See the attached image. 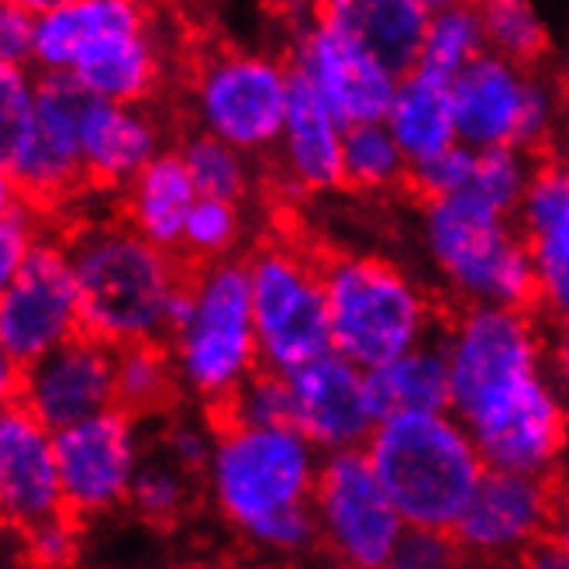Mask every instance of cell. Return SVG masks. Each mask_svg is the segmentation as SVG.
Returning <instances> with one entry per match:
<instances>
[{
    "label": "cell",
    "instance_id": "cell-1",
    "mask_svg": "<svg viewBox=\"0 0 569 569\" xmlns=\"http://www.w3.org/2000/svg\"><path fill=\"white\" fill-rule=\"evenodd\" d=\"M546 321L535 308L466 305L446 321L449 411L497 470L552 477L569 449V408L546 373Z\"/></svg>",
    "mask_w": 569,
    "mask_h": 569
},
{
    "label": "cell",
    "instance_id": "cell-2",
    "mask_svg": "<svg viewBox=\"0 0 569 569\" xmlns=\"http://www.w3.org/2000/svg\"><path fill=\"white\" fill-rule=\"evenodd\" d=\"M325 452L293 425H218L204 490L252 549L305 556L321 546L315 490Z\"/></svg>",
    "mask_w": 569,
    "mask_h": 569
},
{
    "label": "cell",
    "instance_id": "cell-3",
    "mask_svg": "<svg viewBox=\"0 0 569 569\" xmlns=\"http://www.w3.org/2000/svg\"><path fill=\"white\" fill-rule=\"evenodd\" d=\"M80 325L111 346L170 339L187 305L193 266L121 221H93L70 239Z\"/></svg>",
    "mask_w": 569,
    "mask_h": 569
},
{
    "label": "cell",
    "instance_id": "cell-4",
    "mask_svg": "<svg viewBox=\"0 0 569 569\" xmlns=\"http://www.w3.org/2000/svg\"><path fill=\"white\" fill-rule=\"evenodd\" d=\"M36 70L70 73L87 97L146 104L166 56L146 0H66L36 24Z\"/></svg>",
    "mask_w": 569,
    "mask_h": 569
},
{
    "label": "cell",
    "instance_id": "cell-5",
    "mask_svg": "<svg viewBox=\"0 0 569 569\" xmlns=\"http://www.w3.org/2000/svg\"><path fill=\"white\" fill-rule=\"evenodd\" d=\"M366 452L405 521L425 528L452 531L487 473L473 431L449 408L383 418Z\"/></svg>",
    "mask_w": 569,
    "mask_h": 569
},
{
    "label": "cell",
    "instance_id": "cell-6",
    "mask_svg": "<svg viewBox=\"0 0 569 569\" xmlns=\"http://www.w3.org/2000/svg\"><path fill=\"white\" fill-rule=\"evenodd\" d=\"M177 362L180 387L218 411L259 366V335L252 311L249 259L228 256L190 270L187 305L166 339Z\"/></svg>",
    "mask_w": 569,
    "mask_h": 569
},
{
    "label": "cell",
    "instance_id": "cell-7",
    "mask_svg": "<svg viewBox=\"0 0 569 569\" xmlns=\"http://www.w3.org/2000/svg\"><path fill=\"white\" fill-rule=\"evenodd\" d=\"M421 246L459 305L535 308V259L515 214L473 190L425 200Z\"/></svg>",
    "mask_w": 569,
    "mask_h": 569
},
{
    "label": "cell",
    "instance_id": "cell-8",
    "mask_svg": "<svg viewBox=\"0 0 569 569\" xmlns=\"http://www.w3.org/2000/svg\"><path fill=\"white\" fill-rule=\"evenodd\" d=\"M321 266L331 349L359 362L362 370H377L446 325L431 293L387 256L339 252L325 256Z\"/></svg>",
    "mask_w": 569,
    "mask_h": 569
},
{
    "label": "cell",
    "instance_id": "cell-9",
    "mask_svg": "<svg viewBox=\"0 0 569 569\" xmlns=\"http://www.w3.org/2000/svg\"><path fill=\"white\" fill-rule=\"evenodd\" d=\"M259 356L290 373L331 349V318L321 256L287 239H270L249 256Z\"/></svg>",
    "mask_w": 569,
    "mask_h": 569
},
{
    "label": "cell",
    "instance_id": "cell-10",
    "mask_svg": "<svg viewBox=\"0 0 569 569\" xmlns=\"http://www.w3.org/2000/svg\"><path fill=\"white\" fill-rule=\"evenodd\" d=\"M293 66L256 49H218L190 77L193 124L249 156L273 152L290 108Z\"/></svg>",
    "mask_w": 569,
    "mask_h": 569
},
{
    "label": "cell",
    "instance_id": "cell-11",
    "mask_svg": "<svg viewBox=\"0 0 569 569\" xmlns=\"http://www.w3.org/2000/svg\"><path fill=\"white\" fill-rule=\"evenodd\" d=\"M87 90L70 73H42L39 97L14 121H0V177L4 187L52 208L87 187L80 118Z\"/></svg>",
    "mask_w": 569,
    "mask_h": 569
},
{
    "label": "cell",
    "instance_id": "cell-12",
    "mask_svg": "<svg viewBox=\"0 0 569 569\" xmlns=\"http://www.w3.org/2000/svg\"><path fill=\"white\" fill-rule=\"evenodd\" d=\"M315 515L325 552L352 569L390 566L400 535L408 528L366 446L325 452Z\"/></svg>",
    "mask_w": 569,
    "mask_h": 569
},
{
    "label": "cell",
    "instance_id": "cell-13",
    "mask_svg": "<svg viewBox=\"0 0 569 569\" xmlns=\"http://www.w3.org/2000/svg\"><path fill=\"white\" fill-rule=\"evenodd\" d=\"M80 331V290L70 249L46 236L18 273L0 283V366L21 370Z\"/></svg>",
    "mask_w": 569,
    "mask_h": 569
},
{
    "label": "cell",
    "instance_id": "cell-14",
    "mask_svg": "<svg viewBox=\"0 0 569 569\" xmlns=\"http://www.w3.org/2000/svg\"><path fill=\"white\" fill-rule=\"evenodd\" d=\"M139 421L142 418L114 405L56 431L66 511L80 521H93L128 505L131 483L146 459Z\"/></svg>",
    "mask_w": 569,
    "mask_h": 569
},
{
    "label": "cell",
    "instance_id": "cell-15",
    "mask_svg": "<svg viewBox=\"0 0 569 569\" xmlns=\"http://www.w3.org/2000/svg\"><path fill=\"white\" fill-rule=\"evenodd\" d=\"M4 373V390L46 428L62 431L118 405V346L97 335H73L21 370Z\"/></svg>",
    "mask_w": 569,
    "mask_h": 569
},
{
    "label": "cell",
    "instance_id": "cell-16",
    "mask_svg": "<svg viewBox=\"0 0 569 569\" xmlns=\"http://www.w3.org/2000/svg\"><path fill=\"white\" fill-rule=\"evenodd\" d=\"M552 521L556 493L549 477L487 466L452 535L462 552L473 559H515L546 539Z\"/></svg>",
    "mask_w": 569,
    "mask_h": 569
},
{
    "label": "cell",
    "instance_id": "cell-17",
    "mask_svg": "<svg viewBox=\"0 0 569 569\" xmlns=\"http://www.w3.org/2000/svg\"><path fill=\"white\" fill-rule=\"evenodd\" d=\"M293 428H300L321 452L362 449L370 442L373 428L380 425L370 370L328 349L318 359L297 366L287 373Z\"/></svg>",
    "mask_w": 569,
    "mask_h": 569
},
{
    "label": "cell",
    "instance_id": "cell-18",
    "mask_svg": "<svg viewBox=\"0 0 569 569\" xmlns=\"http://www.w3.org/2000/svg\"><path fill=\"white\" fill-rule=\"evenodd\" d=\"M290 66L346 124L387 118L400 80L387 62L318 18L300 24L290 49Z\"/></svg>",
    "mask_w": 569,
    "mask_h": 569
},
{
    "label": "cell",
    "instance_id": "cell-19",
    "mask_svg": "<svg viewBox=\"0 0 569 569\" xmlns=\"http://www.w3.org/2000/svg\"><path fill=\"white\" fill-rule=\"evenodd\" d=\"M66 511L56 431L8 397L0 411V515L11 531Z\"/></svg>",
    "mask_w": 569,
    "mask_h": 569
},
{
    "label": "cell",
    "instance_id": "cell-20",
    "mask_svg": "<svg viewBox=\"0 0 569 569\" xmlns=\"http://www.w3.org/2000/svg\"><path fill=\"white\" fill-rule=\"evenodd\" d=\"M535 259V311L546 325H569V170L539 162L515 214Z\"/></svg>",
    "mask_w": 569,
    "mask_h": 569
},
{
    "label": "cell",
    "instance_id": "cell-21",
    "mask_svg": "<svg viewBox=\"0 0 569 569\" xmlns=\"http://www.w3.org/2000/svg\"><path fill=\"white\" fill-rule=\"evenodd\" d=\"M531 73L535 70H528V66L490 49L466 66L462 73H456L452 97L459 142L473 149L521 146Z\"/></svg>",
    "mask_w": 569,
    "mask_h": 569
},
{
    "label": "cell",
    "instance_id": "cell-22",
    "mask_svg": "<svg viewBox=\"0 0 569 569\" xmlns=\"http://www.w3.org/2000/svg\"><path fill=\"white\" fill-rule=\"evenodd\" d=\"M342 142H346V121L293 70L287 121L273 149L283 187L290 193H328L346 187Z\"/></svg>",
    "mask_w": 569,
    "mask_h": 569
},
{
    "label": "cell",
    "instance_id": "cell-23",
    "mask_svg": "<svg viewBox=\"0 0 569 569\" xmlns=\"http://www.w3.org/2000/svg\"><path fill=\"white\" fill-rule=\"evenodd\" d=\"M80 152L87 187L124 190L162 152V128L142 104L87 97Z\"/></svg>",
    "mask_w": 569,
    "mask_h": 569
},
{
    "label": "cell",
    "instance_id": "cell-24",
    "mask_svg": "<svg viewBox=\"0 0 569 569\" xmlns=\"http://www.w3.org/2000/svg\"><path fill=\"white\" fill-rule=\"evenodd\" d=\"M315 18L373 52L397 77L418 70L428 11L415 0H318Z\"/></svg>",
    "mask_w": 569,
    "mask_h": 569
},
{
    "label": "cell",
    "instance_id": "cell-25",
    "mask_svg": "<svg viewBox=\"0 0 569 569\" xmlns=\"http://www.w3.org/2000/svg\"><path fill=\"white\" fill-rule=\"evenodd\" d=\"M197 183L180 149H162L146 170L121 190L124 221L162 249L180 252L183 228L197 204Z\"/></svg>",
    "mask_w": 569,
    "mask_h": 569
},
{
    "label": "cell",
    "instance_id": "cell-26",
    "mask_svg": "<svg viewBox=\"0 0 569 569\" xmlns=\"http://www.w3.org/2000/svg\"><path fill=\"white\" fill-rule=\"evenodd\" d=\"M383 121L411 162H421L435 152L456 146L459 124H456L452 80L428 73V70L405 73L397 80V90H393V100Z\"/></svg>",
    "mask_w": 569,
    "mask_h": 569
},
{
    "label": "cell",
    "instance_id": "cell-27",
    "mask_svg": "<svg viewBox=\"0 0 569 569\" xmlns=\"http://www.w3.org/2000/svg\"><path fill=\"white\" fill-rule=\"evenodd\" d=\"M446 328V325H442ZM442 328L415 349L370 370V393L380 421L408 411H446L449 408V352Z\"/></svg>",
    "mask_w": 569,
    "mask_h": 569
},
{
    "label": "cell",
    "instance_id": "cell-28",
    "mask_svg": "<svg viewBox=\"0 0 569 569\" xmlns=\"http://www.w3.org/2000/svg\"><path fill=\"white\" fill-rule=\"evenodd\" d=\"M183 393L166 339L118 346V408L136 418L166 415Z\"/></svg>",
    "mask_w": 569,
    "mask_h": 569
},
{
    "label": "cell",
    "instance_id": "cell-29",
    "mask_svg": "<svg viewBox=\"0 0 569 569\" xmlns=\"http://www.w3.org/2000/svg\"><path fill=\"white\" fill-rule=\"evenodd\" d=\"M411 159L393 139L387 121H356L346 124L342 142V177L356 193H387L408 187Z\"/></svg>",
    "mask_w": 569,
    "mask_h": 569
},
{
    "label": "cell",
    "instance_id": "cell-30",
    "mask_svg": "<svg viewBox=\"0 0 569 569\" xmlns=\"http://www.w3.org/2000/svg\"><path fill=\"white\" fill-rule=\"evenodd\" d=\"M473 8L483 21L490 52L539 70L552 49V36L535 0H473Z\"/></svg>",
    "mask_w": 569,
    "mask_h": 569
},
{
    "label": "cell",
    "instance_id": "cell-31",
    "mask_svg": "<svg viewBox=\"0 0 569 569\" xmlns=\"http://www.w3.org/2000/svg\"><path fill=\"white\" fill-rule=\"evenodd\" d=\"M483 52H487L483 21L473 8V0H466V4L439 8V11L428 14L418 70H428V73H439V77L452 80Z\"/></svg>",
    "mask_w": 569,
    "mask_h": 569
},
{
    "label": "cell",
    "instance_id": "cell-32",
    "mask_svg": "<svg viewBox=\"0 0 569 569\" xmlns=\"http://www.w3.org/2000/svg\"><path fill=\"white\" fill-rule=\"evenodd\" d=\"M197 480H200L197 473L183 470V466L166 456L162 449L146 452L136 473V483H131V493H128V508L149 525L170 528L190 511Z\"/></svg>",
    "mask_w": 569,
    "mask_h": 569
},
{
    "label": "cell",
    "instance_id": "cell-33",
    "mask_svg": "<svg viewBox=\"0 0 569 569\" xmlns=\"http://www.w3.org/2000/svg\"><path fill=\"white\" fill-rule=\"evenodd\" d=\"M177 149L183 152V162H187L200 197H224V200L249 197L252 156L242 152L239 146L211 136L204 128H193Z\"/></svg>",
    "mask_w": 569,
    "mask_h": 569
},
{
    "label": "cell",
    "instance_id": "cell-34",
    "mask_svg": "<svg viewBox=\"0 0 569 569\" xmlns=\"http://www.w3.org/2000/svg\"><path fill=\"white\" fill-rule=\"evenodd\" d=\"M246 236V214L242 200H224V197H197V204L183 228V246L180 256L190 266H204L236 256L239 242Z\"/></svg>",
    "mask_w": 569,
    "mask_h": 569
},
{
    "label": "cell",
    "instance_id": "cell-35",
    "mask_svg": "<svg viewBox=\"0 0 569 569\" xmlns=\"http://www.w3.org/2000/svg\"><path fill=\"white\" fill-rule=\"evenodd\" d=\"M539 152L525 146H487L477 149L470 190L480 193L487 204L505 214H518L521 200L531 187V177L539 170Z\"/></svg>",
    "mask_w": 569,
    "mask_h": 569
},
{
    "label": "cell",
    "instance_id": "cell-36",
    "mask_svg": "<svg viewBox=\"0 0 569 569\" xmlns=\"http://www.w3.org/2000/svg\"><path fill=\"white\" fill-rule=\"evenodd\" d=\"M211 421L218 425H293L287 373L259 366L218 411H211Z\"/></svg>",
    "mask_w": 569,
    "mask_h": 569
},
{
    "label": "cell",
    "instance_id": "cell-37",
    "mask_svg": "<svg viewBox=\"0 0 569 569\" xmlns=\"http://www.w3.org/2000/svg\"><path fill=\"white\" fill-rule=\"evenodd\" d=\"M46 208L31 197L4 187L0 200V283L18 273V266L46 239Z\"/></svg>",
    "mask_w": 569,
    "mask_h": 569
},
{
    "label": "cell",
    "instance_id": "cell-38",
    "mask_svg": "<svg viewBox=\"0 0 569 569\" xmlns=\"http://www.w3.org/2000/svg\"><path fill=\"white\" fill-rule=\"evenodd\" d=\"M80 531H83V521L77 515H70V511L49 515L31 528L18 531L21 556H24V562L42 566V569L73 566L80 559Z\"/></svg>",
    "mask_w": 569,
    "mask_h": 569
},
{
    "label": "cell",
    "instance_id": "cell-39",
    "mask_svg": "<svg viewBox=\"0 0 569 569\" xmlns=\"http://www.w3.org/2000/svg\"><path fill=\"white\" fill-rule=\"evenodd\" d=\"M473 162H477V149L456 142L442 152H435L421 162H411L408 173V190L418 193L421 200H435V197H449L459 190H470L473 180Z\"/></svg>",
    "mask_w": 569,
    "mask_h": 569
},
{
    "label": "cell",
    "instance_id": "cell-40",
    "mask_svg": "<svg viewBox=\"0 0 569 569\" xmlns=\"http://www.w3.org/2000/svg\"><path fill=\"white\" fill-rule=\"evenodd\" d=\"M462 559H466V552L449 528L408 525L393 549L390 566L393 569H449Z\"/></svg>",
    "mask_w": 569,
    "mask_h": 569
},
{
    "label": "cell",
    "instance_id": "cell-41",
    "mask_svg": "<svg viewBox=\"0 0 569 569\" xmlns=\"http://www.w3.org/2000/svg\"><path fill=\"white\" fill-rule=\"evenodd\" d=\"M159 449L177 459L183 470L197 473L200 480H204V470L211 462V452H214V421L211 425H200V421H170L159 439Z\"/></svg>",
    "mask_w": 569,
    "mask_h": 569
},
{
    "label": "cell",
    "instance_id": "cell-42",
    "mask_svg": "<svg viewBox=\"0 0 569 569\" xmlns=\"http://www.w3.org/2000/svg\"><path fill=\"white\" fill-rule=\"evenodd\" d=\"M36 24L39 14H31L18 4H0V62L31 66L36 62Z\"/></svg>",
    "mask_w": 569,
    "mask_h": 569
},
{
    "label": "cell",
    "instance_id": "cell-43",
    "mask_svg": "<svg viewBox=\"0 0 569 569\" xmlns=\"http://www.w3.org/2000/svg\"><path fill=\"white\" fill-rule=\"evenodd\" d=\"M546 373L556 387V393L569 408V325H549L546 335Z\"/></svg>",
    "mask_w": 569,
    "mask_h": 569
},
{
    "label": "cell",
    "instance_id": "cell-44",
    "mask_svg": "<svg viewBox=\"0 0 569 569\" xmlns=\"http://www.w3.org/2000/svg\"><path fill=\"white\" fill-rule=\"evenodd\" d=\"M266 8H270L273 14L287 18V21H297V24H305L315 18V8H318V0H262Z\"/></svg>",
    "mask_w": 569,
    "mask_h": 569
},
{
    "label": "cell",
    "instance_id": "cell-45",
    "mask_svg": "<svg viewBox=\"0 0 569 569\" xmlns=\"http://www.w3.org/2000/svg\"><path fill=\"white\" fill-rule=\"evenodd\" d=\"M552 539H556V546L562 549V556H566V566H569V508L562 511V515H556V521H552Z\"/></svg>",
    "mask_w": 569,
    "mask_h": 569
},
{
    "label": "cell",
    "instance_id": "cell-46",
    "mask_svg": "<svg viewBox=\"0 0 569 569\" xmlns=\"http://www.w3.org/2000/svg\"><path fill=\"white\" fill-rule=\"evenodd\" d=\"M8 4H18V8H24L31 14H42V11H52V8L66 4V0H8Z\"/></svg>",
    "mask_w": 569,
    "mask_h": 569
},
{
    "label": "cell",
    "instance_id": "cell-47",
    "mask_svg": "<svg viewBox=\"0 0 569 569\" xmlns=\"http://www.w3.org/2000/svg\"><path fill=\"white\" fill-rule=\"evenodd\" d=\"M415 4H421L428 14L439 11V8H452V4H466V0H415Z\"/></svg>",
    "mask_w": 569,
    "mask_h": 569
},
{
    "label": "cell",
    "instance_id": "cell-48",
    "mask_svg": "<svg viewBox=\"0 0 569 569\" xmlns=\"http://www.w3.org/2000/svg\"><path fill=\"white\" fill-rule=\"evenodd\" d=\"M562 93H566V111H569V73H566V80H562Z\"/></svg>",
    "mask_w": 569,
    "mask_h": 569
},
{
    "label": "cell",
    "instance_id": "cell-49",
    "mask_svg": "<svg viewBox=\"0 0 569 569\" xmlns=\"http://www.w3.org/2000/svg\"><path fill=\"white\" fill-rule=\"evenodd\" d=\"M566 170H569V156H566Z\"/></svg>",
    "mask_w": 569,
    "mask_h": 569
}]
</instances>
